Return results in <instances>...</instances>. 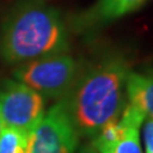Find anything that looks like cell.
I'll return each instance as SVG.
<instances>
[{
    "instance_id": "1",
    "label": "cell",
    "mask_w": 153,
    "mask_h": 153,
    "mask_svg": "<svg viewBox=\"0 0 153 153\" xmlns=\"http://www.w3.org/2000/svg\"><path fill=\"white\" fill-rule=\"evenodd\" d=\"M129 65L120 56L107 57L78 78L61 103L79 137L94 138L126 106Z\"/></svg>"
},
{
    "instance_id": "2",
    "label": "cell",
    "mask_w": 153,
    "mask_h": 153,
    "mask_svg": "<svg viewBox=\"0 0 153 153\" xmlns=\"http://www.w3.org/2000/svg\"><path fill=\"white\" fill-rule=\"evenodd\" d=\"M68 32L54 8L31 4L14 12L4 27L1 52L8 63H28L65 54Z\"/></svg>"
},
{
    "instance_id": "3",
    "label": "cell",
    "mask_w": 153,
    "mask_h": 153,
    "mask_svg": "<svg viewBox=\"0 0 153 153\" xmlns=\"http://www.w3.org/2000/svg\"><path fill=\"white\" fill-rule=\"evenodd\" d=\"M14 76L40 94L59 98L78 78V65L71 56L59 54L23 63L14 70Z\"/></svg>"
},
{
    "instance_id": "4",
    "label": "cell",
    "mask_w": 153,
    "mask_h": 153,
    "mask_svg": "<svg viewBox=\"0 0 153 153\" xmlns=\"http://www.w3.org/2000/svg\"><path fill=\"white\" fill-rule=\"evenodd\" d=\"M45 114L42 94L21 82L7 80L0 89V116L4 126L30 135Z\"/></svg>"
},
{
    "instance_id": "5",
    "label": "cell",
    "mask_w": 153,
    "mask_h": 153,
    "mask_svg": "<svg viewBox=\"0 0 153 153\" xmlns=\"http://www.w3.org/2000/svg\"><path fill=\"white\" fill-rule=\"evenodd\" d=\"M78 140L63 103L57 102L28 135L27 153H75Z\"/></svg>"
},
{
    "instance_id": "6",
    "label": "cell",
    "mask_w": 153,
    "mask_h": 153,
    "mask_svg": "<svg viewBox=\"0 0 153 153\" xmlns=\"http://www.w3.org/2000/svg\"><path fill=\"white\" fill-rule=\"evenodd\" d=\"M126 96L129 103L153 117V75L130 71L126 80Z\"/></svg>"
},
{
    "instance_id": "7",
    "label": "cell",
    "mask_w": 153,
    "mask_h": 153,
    "mask_svg": "<svg viewBox=\"0 0 153 153\" xmlns=\"http://www.w3.org/2000/svg\"><path fill=\"white\" fill-rule=\"evenodd\" d=\"M148 0H98L92 9V22L110 23L140 9Z\"/></svg>"
},
{
    "instance_id": "8",
    "label": "cell",
    "mask_w": 153,
    "mask_h": 153,
    "mask_svg": "<svg viewBox=\"0 0 153 153\" xmlns=\"http://www.w3.org/2000/svg\"><path fill=\"white\" fill-rule=\"evenodd\" d=\"M28 135L13 128L4 126L0 133V153H27Z\"/></svg>"
},
{
    "instance_id": "9",
    "label": "cell",
    "mask_w": 153,
    "mask_h": 153,
    "mask_svg": "<svg viewBox=\"0 0 153 153\" xmlns=\"http://www.w3.org/2000/svg\"><path fill=\"white\" fill-rule=\"evenodd\" d=\"M143 142L146 153H153V117L147 116L143 121Z\"/></svg>"
},
{
    "instance_id": "10",
    "label": "cell",
    "mask_w": 153,
    "mask_h": 153,
    "mask_svg": "<svg viewBox=\"0 0 153 153\" xmlns=\"http://www.w3.org/2000/svg\"><path fill=\"white\" fill-rule=\"evenodd\" d=\"M79 153H98V151H97V148L94 147L93 143L91 142L89 144H88V146H85V147H84L83 149L80 151Z\"/></svg>"
},
{
    "instance_id": "11",
    "label": "cell",
    "mask_w": 153,
    "mask_h": 153,
    "mask_svg": "<svg viewBox=\"0 0 153 153\" xmlns=\"http://www.w3.org/2000/svg\"><path fill=\"white\" fill-rule=\"evenodd\" d=\"M93 143V142H92ZM94 144V143H93ZM94 147L97 148V151H98V153H112V149L111 148H108V147H103V146H96L94 144Z\"/></svg>"
},
{
    "instance_id": "12",
    "label": "cell",
    "mask_w": 153,
    "mask_h": 153,
    "mask_svg": "<svg viewBox=\"0 0 153 153\" xmlns=\"http://www.w3.org/2000/svg\"><path fill=\"white\" fill-rule=\"evenodd\" d=\"M3 128H4V124H3V120H1V116H0V133H1Z\"/></svg>"
}]
</instances>
